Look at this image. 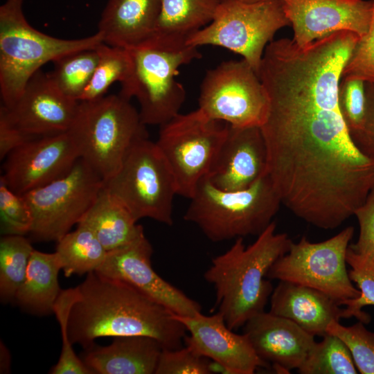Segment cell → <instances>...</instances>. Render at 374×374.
I'll list each match as a JSON object with an SVG mask.
<instances>
[{"label": "cell", "instance_id": "cell-1", "mask_svg": "<svg viewBox=\"0 0 374 374\" xmlns=\"http://www.w3.org/2000/svg\"><path fill=\"white\" fill-rule=\"evenodd\" d=\"M351 52L332 37L305 46L284 39L266 50L258 71L269 98L260 127L266 174L283 204L323 229L354 215L374 188V161L354 142L339 106Z\"/></svg>", "mask_w": 374, "mask_h": 374}, {"label": "cell", "instance_id": "cell-2", "mask_svg": "<svg viewBox=\"0 0 374 374\" xmlns=\"http://www.w3.org/2000/svg\"><path fill=\"white\" fill-rule=\"evenodd\" d=\"M77 287L62 290L53 305L62 346L49 373L92 374L72 345L87 349L100 337L143 335L163 348L181 347L186 330L174 313L130 285L96 271Z\"/></svg>", "mask_w": 374, "mask_h": 374}, {"label": "cell", "instance_id": "cell-3", "mask_svg": "<svg viewBox=\"0 0 374 374\" xmlns=\"http://www.w3.org/2000/svg\"><path fill=\"white\" fill-rule=\"evenodd\" d=\"M276 229L271 222L248 247L243 238H236L227 251L212 259L204 272V279L215 288L217 312L233 330L264 312L274 290L265 278L292 242L287 233Z\"/></svg>", "mask_w": 374, "mask_h": 374}, {"label": "cell", "instance_id": "cell-4", "mask_svg": "<svg viewBox=\"0 0 374 374\" xmlns=\"http://www.w3.org/2000/svg\"><path fill=\"white\" fill-rule=\"evenodd\" d=\"M24 0H6L0 6V93L2 105L11 107L31 77L48 62L79 50L96 48L102 34L60 39L34 28L23 12Z\"/></svg>", "mask_w": 374, "mask_h": 374}, {"label": "cell", "instance_id": "cell-5", "mask_svg": "<svg viewBox=\"0 0 374 374\" xmlns=\"http://www.w3.org/2000/svg\"><path fill=\"white\" fill-rule=\"evenodd\" d=\"M190 199L184 220L213 242L258 235L282 204L267 174L247 188L231 191L217 188L205 177Z\"/></svg>", "mask_w": 374, "mask_h": 374}, {"label": "cell", "instance_id": "cell-6", "mask_svg": "<svg viewBox=\"0 0 374 374\" xmlns=\"http://www.w3.org/2000/svg\"><path fill=\"white\" fill-rule=\"evenodd\" d=\"M127 49L133 69L119 94L136 98L145 125L161 126L180 113L186 99V90L176 78L179 67L202 55L195 46H168L152 39Z\"/></svg>", "mask_w": 374, "mask_h": 374}, {"label": "cell", "instance_id": "cell-7", "mask_svg": "<svg viewBox=\"0 0 374 374\" xmlns=\"http://www.w3.org/2000/svg\"><path fill=\"white\" fill-rule=\"evenodd\" d=\"M69 131L81 158L104 181L118 171L132 145L148 136L139 111L119 93L80 101Z\"/></svg>", "mask_w": 374, "mask_h": 374}, {"label": "cell", "instance_id": "cell-8", "mask_svg": "<svg viewBox=\"0 0 374 374\" xmlns=\"http://www.w3.org/2000/svg\"><path fill=\"white\" fill-rule=\"evenodd\" d=\"M104 186L128 211L135 221L150 218L171 226L173 199L177 195L171 170L155 142L137 139L120 168Z\"/></svg>", "mask_w": 374, "mask_h": 374}, {"label": "cell", "instance_id": "cell-9", "mask_svg": "<svg viewBox=\"0 0 374 374\" xmlns=\"http://www.w3.org/2000/svg\"><path fill=\"white\" fill-rule=\"evenodd\" d=\"M290 25L281 0H224L212 21L191 35L186 44L226 48L240 55L258 73L268 43L278 30Z\"/></svg>", "mask_w": 374, "mask_h": 374}, {"label": "cell", "instance_id": "cell-10", "mask_svg": "<svg viewBox=\"0 0 374 374\" xmlns=\"http://www.w3.org/2000/svg\"><path fill=\"white\" fill-rule=\"evenodd\" d=\"M229 124L205 116L198 108L178 114L159 126L155 142L174 176L177 195L191 199L206 177Z\"/></svg>", "mask_w": 374, "mask_h": 374}, {"label": "cell", "instance_id": "cell-11", "mask_svg": "<svg viewBox=\"0 0 374 374\" xmlns=\"http://www.w3.org/2000/svg\"><path fill=\"white\" fill-rule=\"evenodd\" d=\"M104 181L82 158L64 175L21 196L32 215L30 231L40 241H58L78 224Z\"/></svg>", "mask_w": 374, "mask_h": 374}, {"label": "cell", "instance_id": "cell-12", "mask_svg": "<svg viewBox=\"0 0 374 374\" xmlns=\"http://www.w3.org/2000/svg\"><path fill=\"white\" fill-rule=\"evenodd\" d=\"M354 233L348 226L332 238L312 242L302 237L271 266L267 278L318 290L341 303L359 296L346 269V252Z\"/></svg>", "mask_w": 374, "mask_h": 374}, {"label": "cell", "instance_id": "cell-13", "mask_svg": "<svg viewBox=\"0 0 374 374\" xmlns=\"http://www.w3.org/2000/svg\"><path fill=\"white\" fill-rule=\"evenodd\" d=\"M198 109L208 118L233 127H260L269 98L258 73L244 60L222 62L206 71Z\"/></svg>", "mask_w": 374, "mask_h": 374}, {"label": "cell", "instance_id": "cell-14", "mask_svg": "<svg viewBox=\"0 0 374 374\" xmlns=\"http://www.w3.org/2000/svg\"><path fill=\"white\" fill-rule=\"evenodd\" d=\"M80 158V148L69 130L38 136L8 154L0 180L22 195L64 175Z\"/></svg>", "mask_w": 374, "mask_h": 374}, {"label": "cell", "instance_id": "cell-15", "mask_svg": "<svg viewBox=\"0 0 374 374\" xmlns=\"http://www.w3.org/2000/svg\"><path fill=\"white\" fill-rule=\"evenodd\" d=\"M152 253V247L143 235L127 245L107 251L104 262L96 271L130 285L175 314L194 316L201 312L199 303L153 269Z\"/></svg>", "mask_w": 374, "mask_h": 374}, {"label": "cell", "instance_id": "cell-16", "mask_svg": "<svg viewBox=\"0 0 374 374\" xmlns=\"http://www.w3.org/2000/svg\"><path fill=\"white\" fill-rule=\"evenodd\" d=\"M294 30L293 40L301 46L342 30L359 37L368 30L373 0H281Z\"/></svg>", "mask_w": 374, "mask_h": 374}, {"label": "cell", "instance_id": "cell-17", "mask_svg": "<svg viewBox=\"0 0 374 374\" xmlns=\"http://www.w3.org/2000/svg\"><path fill=\"white\" fill-rule=\"evenodd\" d=\"M79 102L62 93L48 73H35L22 93L10 108L1 106L0 112L17 128L32 137L69 130L76 116Z\"/></svg>", "mask_w": 374, "mask_h": 374}, {"label": "cell", "instance_id": "cell-18", "mask_svg": "<svg viewBox=\"0 0 374 374\" xmlns=\"http://www.w3.org/2000/svg\"><path fill=\"white\" fill-rule=\"evenodd\" d=\"M174 316L188 332L186 346L213 360L228 373L253 374L258 367L269 366L257 355L247 336L235 333L218 312Z\"/></svg>", "mask_w": 374, "mask_h": 374}, {"label": "cell", "instance_id": "cell-19", "mask_svg": "<svg viewBox=\"0 0 374 374\" xmlns=\"http://www.w3.org/2000/svg\"><path fill=\"white\" fill-rule=\"evenodd\" d=\"M267 163V149L260 127L229 125L206 177L222 190H242L266 174Z\"/></svg>", "mask_w": 374, "mask_h": 374}, {"label": "cell", "instance_id": "cell-20", "mask_svg": "<svg viewBox=\"0 0 374 374\" xmlns=\"http://www.w3.org/2000/svg\"><path fill=\"white\" fill-rule=\"evenodd\" d=\"M243 327L257 355L280 373L298 370L316 343L294 321L269 312L251 317Z\"/></svg>", "mask_w": 374, "mask_h": 374}, {"label": "cell", "instance_id": "cell-21", "mask_svg": "<svg viewBox=\"0 0 374 374\" xmlns=\"http://www.w3.org/2000/svg\"><path fill=\"white\" fill-rule=\"evenodd\" d=\"M333 297L310 287L280 280L270 296L269 312L288 319L308 333L325 336L332 321L344 318Z\"/></svg>", "mask_w": 374, "mask_h": 374}, {"label": "cell", "instance_id": "cell-22", "mask_svg": "<svg viewBox=\"0 0 374 374\" xmlns=\"http://www.w3.org/2000/svg\"><path fill=\"white\" fill-rule=\"evenodd\" d=\"M163 348L151 337H116L108 346L88 348L82 361L93 374H155Z\"/></svg>", "mask_w": 374, "mask_h": 374}, {"label": "cell", "instance_id": "cell-23", "mask_svg": "<svg viewBox=\"0 0 374 374\" xmlns=\"http://www.w3.org/2000/svg\"><path fill=\"white\" fill-rule=\"evenodd\" d=\"M161 10V0H109L98 31L105 44L130 48L153 35Z\"/></svg>", "mask_w": 374, "mask_h": 374}, {"label": "cell", "instance_id": "cell-24", "mask_svg": "<svg viewBox=\"0 0 374 374\" xmlns=\"http://www.w3.org/2000/svg\"><path fill=\"white\" fill-rule=\"evenodd\" d=\"M224 1L161 0L159 16L150 39L168 46L186 45L191 35L212 21Z\"/></svg>", "mask_w": 374, "mask_h": 374}, {"label": "cell", "instance_id": "cell-25", "mask_svg": "<svg viewBox=\"0 0 374 374\" xmlns=\"http://www.w3.org/2000/svg\"><path fill=\"white\" fill-rule=\"evenodd\" d=\"M78 224L89 227L107 251L127 245L145 235L143 226L104 185Z\"/></svg>", "mask_w": 374, "mask_h": 374}, {"label": "cell", "instance_id": "cell-26", "mask_svg": "<svg viewBox=\"0 0 374 374\" xmlns=\"http://www.w3.org/2000/svg\"><path fill=\"white\" fill-rule=\"evenodd\" d=\"M60 270L61 263L55 251L44 253L34 249L25 280L15 297L18 305L34 314L53 312L62 291L58 281Z\"/></svg>", "mask_w": 374, "mask_h": 374}, {"label": "cell", "instance_id": "cell-27", "mask_svg": "<svg viewBox=\"0 0 374 374\" xmlns=\"http://www.w3.org/2000/svg\"><path fill=\"white\" fill-rule=\"evenodd\" d=\"M69 231L58 241L55 253L66 277L97 271L104 262L107 251L93 232L83 224Z\"/></svg>", "mask_w": 374, "mask_h": 374}, {"label": "cell", "instance_id": "cell-28", "mask_svg": "<svg viewBox=\"0 0 374 374\" xmlns=\"http://www.w3.org/2000/svg\"><path fill=\"white\" fill-rule=\"evenodd\" d=\"M98 46L74 51L53 62V70L48 75L65 96L80 100L99 61Z\"/></svg>", "mask_w": 374, "mask_h": 374}, {"label": "cell", "instance_id": "cell-29", "mask_svg": "<svg viewBox=\"0 0 374 374\" xmlns=\"http://www.w3.org/2000/svg\"><path fill=\"white\" fill-rule=\"evenodd\" d=\"M34 251L24 235H3L0 240V296L3 301L15 299L25 280Z\"/></svg>", "mask_w": 374, "mask_h": 374}, {"label": "cell", "instance_id": "cell-30", "mask_svg": "<svg viewBox=\"0 0 374 374\" xmlns=\"http://www.w3.org/2000/svg\"><path fill=\"white\" fill-rule=\"evenodd\" d=\"M100 58L92 78L80 101L98 99L105 96L116 82L124 84L132 72L133 62L129 49L103 42L98 46Z\"/></svg>", "mask_w": 374, "mask_h": 374}, {"label": "cell", "instance_id": "cell-31", "mask_svg": "<svg viewBox=\"0 0 374 374\" xmlns=\"http://www.w3.org/2000/svg\"><path fill=\"white\" fill-rule=\"evenodd\" d=\"M355 367L344 341L326 334L321 342L314 344L298 371L303 374H356Z\"/></svg>", "mask_w": 374, "mask_h": 374}, {"label": "cell", "instance_id": "cell-32", "mask_svg": "<svg viewBox=\"0 0 374 374\" xmlns=\"http://www.w3.org/2000/svg\"><path fill=\"white\" fill-rule=\"evenodd\" d=\"M346 263L350 265L349 277L355 282L360 291L356 299H348L341 303L344 318L354 317L364 323L371 321V316L362 311V308L374 305V264L362 257L348 247L346 252Z\"/></svg>", "mask_w": 374, "mask_h": 374}, {"label": "cell", "instance_id": "cell-33", "mask_svg": "<svg viewBox=\"0 0 374 374\" xmlns=\"http://www.w3.org/2000/svg\"><path fill=\"white\" fill-rule=\"evenodd\" d=\"M364 324L359 321L351 326H344L334 320L328 324L326 333L344 341L360 373L374 374V332L368 330Z\"/></svg>", "mask_w": 374, "mask_h": 374}, {"label": "cell", "instance_id": "cell-34", "mask_svg": "<svg viewBox=\"0 0 374 374\" xmlns=\"http://www.w3.org/2000/svg\"><path fill=\"white\" fill-rule=\"evenodd\" d=\"M0 220L3 235H25L32 226L30 211L23 197L0 180Z\"/></svg>", "mask_w": 374, "mask_h": 374}, {"label": "cell", "instance_id": "cell-35", "mask_svg": "<svg viewBox=\"0 0 374 374\" xmlns=\"http://www.w3.org/2000/svg\"><path fill=\"white\" fill-rule=\"evenodd\" d=\"M338 102L342 117L350 134L362 126L366 105L365 82L342 78L338 89Z\"/></svg>", "mask_w": 374, "mask_h": 374}, {"label": "cell", "instance_id": "cell-36", "mask_svg": "<svg viewBox=\"0 0 374 374\" xmlns=\"http://www.w3.org/2000/svg\"><path fill=\"white\" fill-rule=\"evenodd\" d=\"M213 371L208 358L188 346L163 348L155 374H210Z\"/></svg>", "mask_w": 374, "mask_h": 374}, {"label": "cell", "instance_id": "cell-37", "mask_svg": "<svg viewBox=\"0 0 374 374\" xmlns=\"http://www.w3.org/2000/svg\"><path fill=\"white\" fill-rule=\"evenodd\" d=\"M373 4V16L369 29L358 39L343 69L342 78L374 82V0Z\"/></svg>", "mask_w": 374, "mask_h": 374}, {"label": "cell", "instance_id": "cell-38", "mask_svg": "<svg viewBox=\"0 0 374 374\" xmlns=\"http://www.w3.org/2000/svg\"><path fill=\"white\" fill-rule=\"evenodd\" d=\"M354 215L358 221L359 234L357 242L349 244L348 248L374 264V188Z\"/></svg>", "mask_w": 374, "mask_h": 374}, {"label": "cell", "instance_id": "cell-39", "mask_svg": "<svg viewBox=\"0 0 374 374\" xmlns=\"http://www.w3.org/2000/svg\"><path fill=\"white\" fill-rule=\"evenodd\" d=\"M366 105L362 127L351 136L359 149L374 161V82H365Z\"/></svg>", "mask_w": 374, "mask_h": 374}, {"label": "cell", "instance_id": "cell-40", "mask_svg": "<svg viewBox=\"0 0 374 374\" xmlns=\"http://www.w3.org/2000/svg\"><path fill=\"white\" fill-rule=\"evenodd\" d=\"M36 137L30 136L14 126L0 112V159H4L12 150Z\"/></svg>", "mask_w": 374, "mask_h": 374}, {"label": "cell", "instance_id": "cell-41", "mask_svg": "<svg viewBox=\"0 0 374 374\" xmlns=\"http://www.w3.org/2000/svg\"><path fill=\"white\" fill-rule=\"evenodd\" d=\"M241 1L247 2V3H256V2H262V1H269V0H241Z\"/></svg>", "mask_w": 374, "mask_h": 374}]
</instances>
